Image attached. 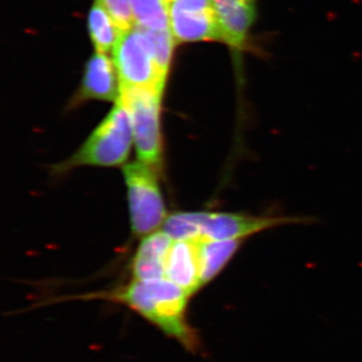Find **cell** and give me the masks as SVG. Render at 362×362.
I'll use <instances>...</instances> for the list:
<instances>
[{"label": "cell", "instance_id": "obj_1", "mask_svg": "<svg viewBox=\"0 0 362 362\" xmlns=\"http://www.w3.org/2000/svg\"><path fill=\"white\" fill-rule=\"evenodd\" d=\"M188 297L180 286L158 279L134 280L109 298L129 307L185 349L195 350L197 338L187 319Z\"/></svg>", "mask_w": 362, "mask_h": 362}, {"label": "cell", "instance_id": "obj_2", "mask_svg": "<svg viewBox=\"0 0 362 362\" xmlns=\"http://www.w3.org/2000/svg\"><path fill=\"white\" fill-rule=\"evenodd\" d=\"M134 141L132 122L127 109L120 102L86 140L83 146L62 170L76 166H116L123 163L129 156Z\"/></svg>", "mask_w": 362, "mask_h": 362}, {"label": "cell", "instance_id": "obj_3", "mask_svg": "<svg viewBox=\"0 0 362 362\" xmlns=\"http://www.w3.org/2000/svg\"><path fill=\"white\" fill-rule=\"evenodd\" d=\"M120 87L163 92L168 74L162 70L148 35L138 26L121 33L113 49Z\"/></svg>", "mask_w": 362, "mask_h": 362}, {"label": "cell", "instance_id": "obj_4", "mask_svg": "<svg viewBox=\"0 0 362 362\" xmlns=\"http://www.w3.org/2000/svg\"><path fill=\"white\" fill-rule=\"evenodd\" d=\"M162 93L141 88L120 87L117 101L127 109L140 161L158 168L161 163L160 108Z\"/></svg>", "mask_w": 362, "mask_h": 362}, {"label": "cell", "instance_id": "obj_5", "mask_svg": "<svg viewBox=\"0 0 362 362\" xmlns=\"http://www.w3.org/2000/svg\"><path fill=\"white\" fill-rule=\"evenodd\" d=\"M128 189L131 226L137 235H149L163 223L166 211L153 168L133 162L123 170Z\"/></svg>", "mask_w": 362, "mask_h": 362}, {"label": "cell", "instance_id": "obj_6", "mask_svg": "<svg viewBox=\"0 0 362 362\" xmlns=\"http://www.w3.org/2000/svg\"><path fill=\"white\" fill-rule=\"evenodd\" d=\"M221 42L232 54L239 90L245 84V54L251 52L252 35L259 18V0H213Z\"/></svg>", "mask_w": 362, "mask_h": 362}, {"label": "cell", "instance_id": "obj_7", "mask_svg": "<svg viewBox=\"0 0 362 362\" xmlns=\"http://www.w3.org/2000/svg\"><path fill=\"white\" fill-rule=\"evenodd\" d=\"M199 239L246 240L250 235L290 223H305V218L288 216H258L244 213L197 211Z\"/></svg>", "mask_w": 362, "mask_h": 362}, {"label": "cell", "instance_id": "obj_8", "mask_svg": "<svg viewBox=\"0 0 362 362\" xmlns=\"http://www.w3.org/2000/svg\"><path fill=\"white\" fill-rule=\"evenodd\" d=\"M169 23L176 42H221L213 0H170Z\"/></svg>", "mask_w": 362, "mask_h": 362}, {"label": "cell", "instance_id": "obj_9", "mask_svg": "<svg viewBox=\"0 0 362 362\" xmlns=\"http://www.w3.org/2000/svg\"><path fill=\"white\" fill-rule=\"evenodd\" d=\"M117 78L115 64L112 63L106 54L95 52L86 65L78 102L86 100L117 101L120 95V83Z\"/></svg>", "mask_w": 362, "mask_h": 362}, {"label": "cell", "instance_id": "obj_10", "mask_svg": "<svg viewBox=\"0 0 362 362\" xmlns=\"http://www.w3.org/2000/svg\"><path fill=\"white\" fill-rule=\"evenodd\" d=\"M165 279L192 296L202 287L197 240H173L166 257Z\"/></svg>", "mask_w": 362, "mask_h": 362}, {"label": "cell", "instance_id": "obj_11", "mask_svg": "<svg viewBox=\"0 0 362 362\" xmlns=\"http://www.w3.org/2000/svg\"><path fill=\"white\" fill-rule=\"evenodd\" d=\"M173 240L165 232L149 233L138 247L132 262L134 280L165 279L166 257Z\"/></svg>", "mask_w": 362, "mask_h": 362}, {"label": "cell", "instance_id": "obj_12", "mask_svg": "<svg viewBox=\"0 0 362 362\" xmlns=\"http://www.w3.org/2000/svg\"><path fill=\"white\" fill-rule=\"evenodd\" d=\"M245 240H197L202 285L214 280L233 258Z\"/></svg>", "mask_w": 362, "mask_h": 362}, {"label": "cell", "instance_id": "obj_13", "mask_svg": "<svg viewBox=\"0 0 362 362\" xmlns=\"http://www.w3.org/2000/svg\"><path fill=\"white\" fill-rule=\"evenodd\" d=\"M88 28L96 52L103 54L114 49L121 35L118 26L101 0H95L90 7Z\"/></svg>", "mask_w": 362, "mask_h": 362}, {"label": "cell", "instance_id": "obj_14", "mask_svg": "<svg viewBox=\"0 0 362 362\" xmlns=\"http://www.w3.org/2000/svg\"><path fill=\"white\" fill-rule=\"evenodd\" d=\"M135 25L145 30H170V0H129Z\"/></svg>", "mask_w": 362, "mask_h": 362}, {"label": "cell", "instance_id": "obj_15", "mask_svg": "<svg viewBox=\"0 0 362 362\" xmlns=\"http://www.w3.org/2000/svg\"><path fill=\"white\" fill-rule=\"evenodd\" d=\"M163 232L173 240H199L201 235L197 213L171 214L164 221Z\"/></svg>", "mask_w": 362, "mask_h": 362}, {"label": "cell", "instance_id": "obj_16", "mask_svg": "<svg viewBox=\"0 0 362 362\" xmlns=\"http://www.w3.org/2000/svg\"><path fill=\"white\" fill-rule=\"evenodd\" d=\"M143 30L148 35L159 66H161L162 70L168 74L175 42L173 32L171 30Z\"/></svg>", "mask_w": 362, "mask_h": 362}, {"label": "cell", "instance_id": "obj_17", "mask_svg": "<svg viewBox=\"0 0 362 362\" xmlns=\"http://www.w3.org/2000/svg\"><path fill=\"white\" fill-rule=\"evenodd\" d=\"M122 33L135 25L129 0H101Z\"/></svg>", "mask_w": 362, "mask_h": 362}]
</instances>
